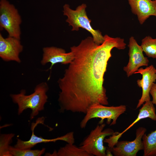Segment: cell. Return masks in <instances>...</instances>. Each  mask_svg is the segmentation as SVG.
Listing matches in <instances>:
<instances>
[{
	"label": "cell",
	"instance_id": "obj_1",
	"mask_svg": "<svg viewBox=\"0 0 156 156\" xmlns=\"http://www.w3.org/2000/svg\"><path fill=\"white\" fill-rule=\"evenodd\" d=\"M100 45L92 37L82 40L77 46L70 48L74 58L57 81L60 91L58 101L61 112L65 111L85 114L92 105L109 103L103 86L104 75L114 48H126L124 39L107 35Z\"/></svg>",
	"mask_w": 156,
	"mask_h": 156
},
{
	"label": "cell",
	"instance_id": "obj_2",
	"mask_svg": "<svg viewBox=\"0 0 156 156\" xmlns=\"http://www.w3.org/2000/svg\"><path fill=\"white\" fill-rule=\"evenodd\" d=\"M49 89L47 83L43 82L37 85L34 92L29 95L26 94V91L24 89L21 90L19 93L10 94L12 102L18 106V115H20L25 110L29 109L31 111V120L37 116L40 112L44 109V105L47 102V93Z\"/></svg>",
	"mask_w": 156,
	"mask_h": 156
},
{
	"label": "cell",
	"instance_id": "obj_3",
	"mask_svg": "<svg viewBox=\"0 0 156 156\" xmlns=\"http://www.w3.org/2000/svg\"><path fill=\"white\" fill-rule=\"evenodd\" d=\"M86 7L85 4L83 3L74 10L71 9L69 5L65 4L63 6L64 15L67 17L66 21L72 26V31H78L80 27L84 29L91 34L94 42L100 45L104 41V36L100 31L92 28L90 25L91 21L86 14Z\"/></svg>",
	"mask_w": 156,
	"mask_h": 156
},
{
	"label": "cell",
	"instance_id": "obj_4",
	"mask_svg": "<svg viewBox=\"0 0 156 156\" xmlns=\"http://www.w3.org/2000/svg\"><path fill=\"white\" fill-rule=\"evenodd\" d=\"M126 109V106L124 105L107 106L98 103L94 104L88 109L80 122V127L85 128L90 120L95 118L101 119L99 124L103 123L104 120L106 119L107 124L110 126L114 125L116 124L118 118L124 113Z\"/></svg>",
	"mask_w": 156,
	"mask_h": 156
},
{
	"label": "cell",
	"instance_id": "obj_5",
	"mask_svg": "<svg viewBox=\"0 0 156 156\" xmlns=\"http://www.w3.org/2000/svg\"><path fill=\"white\" fill-rule=\"evenodd\" d=\"M106 125L99 124L92 130L84 139L79 147L92 156H106L107 147L104 145L106 137L110 136L114 132L110 128L104 129Z\"/></svg>",
	"mask_w": 156,
	"mask_h": 156
},
{
	"label": "cell",
	"instance_id": "obj_6",
	"mask_svg": "<svg viewBox=\"0 0 156 156\" xmlns=\"http://www.w3.org/2000/svg\"><path fill=\"white\" fill-rule=\"evenodd\" d=\"M22 19L17 9L7 0L0 1V26L8 36L20 39Z\"/></svg>",
	"mask_w": 156,
	"mask_h": 156
},
{
	"label": "cell",
	"instance_id": "obj_7",
	"mask_svg": "<svg viewBox=\"0 0 156 156\" xmlns=\"http://www.w3.org/2000/svg\"><path fill=\"white\" fill-rule=\"evenodd\" d=\"M146 131L145 127H138L133 140L118 141L111 149L112 153L115 156H136L139 151L143 150L142 138Z\"/></svg>",
	"mask_w": 156,
	"mask_h": 156
},
{
	"label": "cell",
	"instance_id": "obj_8",
	"mask_svg": "<svg viewBox=\"0 0 156 156\" xmlns=\"http://www.w3.org/2000/svg\"><path fill=\"white\" fill-rule=\"evenodd\" d=\"M129 50V60L126 66L123 68L127 77H129L142 66H147L149 61L143 54L141 46L137 42L134 37L131 36L129 39L128 45Z\"/></svg>",
	"mask_w": 156,
	"mask_h": 156
},
{
	"label": "cell",
	"instance_id": "obj_9",
	"mask_svg": "<svg viewBox=\"0 0 156 156\" xmlns=\"http://www.w3.org/2000/svg\"><path fill=\"white\" fill-rule=\"evenodd\" d=\"M23 50L20 39L9 36L5 38L0 34V57L3 61L20 63L19 55Z\"/></svg>",
	"mask_w": 156,
	"mask_h": 156
},
{
	"label": "cell",
	"instance_id": "obj_10",
	"mask_svg": "<svg viewBox=\"0 0 156 156\" xmlns=\"http://www.w3.org/2000/svg\"><path fill=\"white\" fill-rule=\"evenodd\" d=\"M156 69L151 65L145 68H140L134 74L140 73L142 76L141 79L137 80L138 86L142 90V96L138 101L136 109L140 107L145 102L151 100L150 92L153 84L156 81Z\"/></svg>",
	"mask_w": 156,
	"mask_h": 156
},
{
	"label": "cell",
	"instance_id": "obj_11",
	"mask_svg": "<svg viewBox=\"0 0 156 156\" xmlns=\"http://www.w3.org/2000/svg\"><path fill=\"white\" fill-rule=\"evenodd\" d=\"M147 118L156 121L155 109L154 104L151 100L146 102L143 104L142 106L139 110L136 119L127 128L121 132H114L109 138H105L104 142L107 144L108 148L111 150L124 133L140 120Z\"/></svg>",
	"mask_w": 156,
	"mask_h": 156
},
{
	"label": "cell",
	"instance_id": "obj_12",
	"mask_svg": "<svg viewBox=\"0 0 156 156\" xmlns=\"http://www.w3.org/2000/svg\"><path fill=\"white\" fill-rule=\"evenodd\" d=\"M42 52L41 64L45 65L50 63L51 65L49 69H51L53 66L57 63L69 64L74 58V55L72 51L67 53L64 49L56 47H44L43 48Z\"/></svg>",
	"mask_w": 156,
	"mask_h": 156
},
{
	"label": "cell",
	"instance_id": "obj_13",
	"mask_svg": "<svg viewBox=\"0 0 156 156\" xmlns=\"http://www.w3.org/2000/svg\"><path fill=\"white\" fill-rule=\"evenodd\" d=\"M133 13L142 24L151 16L156 17V0H128Z\"/></svg>",
	"mask_w": 156,
	"mask_h": 156
},
{
	"label": "cell",
	"instance_id": "obj_14",
	"mask_svg": "<svg viewBox=\"0 0 156 156\" xmlns=\"http://www.w3.org/2000/svg\"><path fill=\"white\" fill-rule=\"evenodd\" d=\"M41 120H38L36 123L32 124L31 126L32 135L28 140L23 141L19 138H17L16 143L14 146L20 149H31L36 145L39 143L51 142H55L58 140L65 141L67 143H70L72 141V135L69 133L63 136L52 139H45L41 137H38L35 135L34 133V129L38 124L41 123Z\"/></svg>",
	"mask_w": 156,
	"mask_h": 156
},
{
	"label": "cell",
	"instance_id": "obj_15",
	"mask_svg": "<svg viewBox=\"0 0 156 156\" xmlns=\"http://www.w3.org/2000/svg\"><path fill=\"white\" fill-rule=\"evenodd\" d=\"M45 156H92L79 147L73 144L67 143L57 151L55 150L52 154L47 153Z\"/></svg>",
	"mask_w": 156,
	"mask_h": 156
},
{
	"label": "cell",
	"instance_id": "obj_16",
	"mask_svg": "<svg viewBox=\"0 0 156 156\" xmlns=\"http://www.w3.org/2000/svg\"><path fill=\"white\" fill-rule=\"evenodd\" d=\"M144 156H156V129L142 138Z\"/></svg>",
	"mask_w": 156,
	"mask_h": 156
},
{
	"label": "cell",
	"instance_id": "obj_17",
	"mask_svg": "<svg viewBox=\"0 0 156 156\" xmlns=\"http://www.w3.org/2000/svg\"><path fill=\"white\" fill-rule=\"evenodd\" d=\"M141 46L147 56L156 59V38L146 36L142 40Z\"/></svg>",
	"mask_w": 156,
	"mask_h": 156
},
{
	"label": "cell",
	"instance_id": "obj_18",
	"mask_svg": "<svg viewBox=\"0 0 156 156\" xmlns=\"http://www.w3.org/2000/svg\"><path fill=\"white\" fill-rule=\"evenodd\" d=\"M45 148L41 150L31 149H20L10 146L9 151L12 156H40L45 152Z\"/></svg>",
	"mask_w": 156,
	"mask_h": 156
},
{
	"label": "cell",
	"instance_id": "obj_19",
	"mask_svg": "<svg viewBox=\"0 0 156 156\" xmlns=\"http://www.w3.org/2000/svg\"><path fill=\"white\" fill-rule=\"evenodd\" d=\"M14 134H1L0 137V156H12L9 151L10 144L12 141Z\"/></svg>",
	"mask_w": 156,
	"mask_h": 156
},
{
	"label": "cell",
	"instance_id": "obj_20",
	"mask_svg": "<svg viewBox=\"0 0 156 156\" xmlns=\"http://www.w3.org/2000/svg\"><path fill=\"white\" fill-rule=\"evenodd\" d=\"M150 93L152 98V102L154 104L156 105V83L153 84Z\"/></svg>",
	"mask_w": 156,
	"mask_h": 156
},
{
	"label": "cell",
	"instance_id": "obj_21",
	"mask_svg": "<svg viewBox=\"0 0 156 156\" xmlns=\"http://www.w3.org/2000/svg\"></svg>",
	"mask_w": 156,
	"mask_h": 156
}]
</instances>
